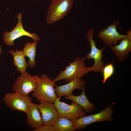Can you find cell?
Wrapping results in <instances>:
<instances>
[{
	"label": "cell",
	"instance_id": "1",
	"mask_svg": "<svg viewBox=\"0 0 131 131\" xmlns=\"http://www.w3.org/2000/svg\"><path fill=\"white\" fill-rule=\"evenodd\" d=\"M34 76L36 87L32 96L40 103L46 101L54 103L57 97L54 88L56 82L45 74H42L40 77L38 75Z\"/></svg>",
	"mask_w": 131,
	"mask_h": 131
},
{
	"label": "cell",
	"instance_id": "2",
	"mask_svg": "<svg viewBox=\"0 0 131 131\" xmlns=\"http://www.w3.org/2000/svg\"><path fill=\"white\" fill-rule=\"evenodd\" d=\"M85 59L83 57H78L73 62L66 66L64 70L60 71L59 74L53 80L55 82L65 80L69 82L75 79H80L89 72V67L85 66Z\"/></svg>",
	"mask_w": 131,
	"mask_h": 131
},
{
	"label": "cell",
	"instance_id": "3",
	"mask_svg": "<svg viewBox=\"0 0 131 131\" xmlns=\"http://www.w3.org/2000/svg\"><path fill=\"white\" fill-rule=\"evenodd\" d=\"M113 106L109 105L103 110L98 113L88 115L72 120L75 130L84 129L92 123L98 122H111L112 120L114 110Z\"/></svg>",
	"mask_w": 131,
	"mask_h": 131
},
{
	"label": "cell",
	"instance_id": "4",
	"mask_svg": "<svg viewBox=\"0 0 131 131\" xmlns=\"http://www.w3.org/2000/svg\"><path fill=\"white\" fill-rule=\"evenodd\" d=\"M74 0H52L46 16L47 23L51 24L62 19L71 10Z\"/></svg>",
	"mask_w": 131,
	"mask_h": 131
},
{
	"label": "cell",
	"instance_id": "5",
	"mask_svg": "<svg viewBox=\"0 0 131 131\" xmlns=\"http://www.w3.org/2000/svg\"><path fill=\"white\" fill-rule=\"evenodd\" d=\"M94 32V30L93 29L89 30L87 32L86 38L90 43L91 50L87 54L86 58L88 59L92 58L94 60L93 65L89 67V71L94 73L102 72L104 66V62L102 60L103 56L102 52L106 48L104 46L101 49H99L97 47L96 42L93 38Z\"/></svg>",
	"mask_w": 131,
	"mask_h": 131
},
{
	"label": "cell",
	"instance_id": "6",
	"mask_svg": "<svg viewBox=\"0 0 131 131\" xmlns=\"http://www.w3.org/2000/svg\"><path fill=\"white\" fill-rule=\"evenodd\" d=\"M61 97L60 96L57 97L54 103L59 116L72 120L86 115L84 109L77 103L72 101L71 105L67 104L60 101Z\"/></svg>",
	"mask_w": 131,
	"mask_h": 131
},
{
	"label": "cell",
	"instance_id": "7",
	"mask_svg": "<svg viewBox=\"0 0 131 131\" xmlns=\"http://www.w3.org/2000/svg\"><path fill=\"white\" fill-rule=\"evenodd\" d=\"M17 17V24L11 31H5L3 34V40L4 43L8 46L14 45V40L23 36H26L32 38L34 41H39L40 37L35 33H31L25 31L23 28L22 23V15L21 13L18 14Z\"/></svg>",
	"mask_w": 131,
	"mask_h": 131
},
{
	"label": "cell",
	"instance_id": "8",
	"mask_svg": "<svg viewBox=\"0 0 131 131\" xmlns=\"http://www.w3.org/2000/svg\"><path fill=\"white\" fill-rule=\"evenodd\" d=\"M7 93L5 95L3 100L6 105L14 111L26 112L32 98L28 95L26 96L18 93Z\"/></svg>",
	"mask_w": 131,
	"mask_h": 131
},
{
	"label": "cell",
	"instance_id": "9",
	"mask_svg": "<svg viewBox=\"0 0 131 131\" xmlns=\"http://www.w3.org/2000/svg\"><path fill=\"white\" fill-rule=\"evenodd\" d=\"M36 87L34 76L26 71L21 74L15 80L13 85L12 90L25 96H28L30 93L34 91Z\"/></svg>",
	"mask_w": 131,
	"mask_h": 131
},
{
	"label": "cell",
	"instance_id": "10",
	"mask_svg": "<svg viewBox=\"0 0 131 131\" xmlns=\"http://www.w3.org/2000/svg\"><path fill=\"white\" fill-rule=\"evenodd\" d=\"M119 23L118 21H114L106 28L101 30L98 33V38L106 46H115L119 40L126 38V35L121 34L117 31V28Z\"/></svg>",
	"mask_w": 131,
	"mask_h": 131
},
{
	"label": "cell",
	"instance_id": "11",
	"mask_svg": "<svg viewBox=\"0 0 131 131\" xmlns=\"http://www.w3.org/2000/svg\"><path fill=\"white\" fill-rule=\"evenodd\" d=\"M38 107L41 115L43 125L53 126L59 116L53 103L43 101L38 105Z\"/></svg>",
	"mask_w": 131,
	"mask_h": 131
},
{
	"label": "cell",
	"instance_id": "12",
	"mask_svg": "<svg viewBox=\"0 0 131 131\" xmlns=\"http://www.w3.org/2000/svg\"><path fill=\"white\" fill-rule=\"evenodd\" d=\"M86 83L83 79H75L65 85L60 86L55 85V92L57 97L68 96L72 94L75 89L82 90Z\"/></svg>",
	"mask_w": 131,
	"mask_h": 131
},
{
	"label": "cell",
	"instance_id": "13",
	"mask_svg": "<svg viewBox=\"0 0 131 131\" xmlns=\"http://www.w3.org/2000/svg\"><path fill=\"white\" fill-rule=\"evenodd\" d=\"M25 113L27 115V124L32 128L35 129L43 125L38 105L31 102Z\"/></svg>",
	"mask_w": 131,
	"mask_h": 131
},
{
	"label": "cell",
	"instance_id": "14",
	"mask_svg": "<svg viewBox=\"0 0 131 131\" xmlns=\"http://www.w3.org/2000/svg\"><path fill=\"white\" fill-rule=\"evenodd\" d=\"M120 44L115 46H110L111 50L115 54L119 62H124L131 51V40L126 38L120 40Z\"/></svg>",
	"mask_w": 131,
	"mask_h": 131
},
{
	"label": "cell",
	"instance_id": "15",
	"mask_svg": "<svg viewBox=\"0 0 131 131\" xmlns=\"http://www.w3.org/2000/svg\"><path fill=\"white\" fill-rule=\"evenodd\" d=\"M84 86L82 89L81 94L79 96H76L72 94L67 96H65V98L74 102L80 106L87 113H89L94 110L95 105L91 102L86 96Z\"/></svg>",
	"mask_w": 131,
	"mask_h": 131
},
{
	"label": "cell",
	"instance_id": "16",
	"mask_svg": "<svg viewBox=\"0 0 131 131\" xmlns=\"http://www.w3.org/2000/svg\"><path fill=\"white\" fill-rule=\"evenodd\" d=\"M13 57V64L16 67V70L21 74L26 71L28 66L27 63L25 61V56L22 50L16 49L15 52L12 50L8 51Z\"/></svg>",
	"mask_w": 131,
	"mask_h": 131
},
{
	"label": "cell",
	"instance_id": "17",
	"mask_svg": "<svg viewBox=\"0 0 131 131\" xmlns=\"http://www.w3.org/2000/svg\"><path fill=\"white\" fill-rule=\"evenodd\" d=\"M37 42L34 41V42H31L27 41L22 50L25 56L29 58L27 63L28 66L31 68L34 67L36 66L35 58Z\"/></svg>",
	"mask_w": 131,
	"mask_h": 131
},
{
	"label": "cell",
	"instance_id": "18",
	"mask_svg": "<svg viewBox=\"0 0 131 131\" xmlns=\"http://www.w3.org/2000/svg\"><path fill=\"white\" fill-rule=\"evenodd\" d=\"M55 131H74L72 122L67 118L59 116L53 126Z\"/></svg>",
	"mask_w": 131,
	"mask_h": 131
},
{
	"label": "cell",
	"instance_id": "19",
	"mask_svg": "<svg viewBox=\"0 0 131 131\" xmlns=\"http://www.w3.org/2000/svg\"><path fill=\"white\" fill-rule=\"evenodd\" d=\"M114 72L113 62L104 66L102 72L103 77V83H105L107 80L113 75Z\"/></svg>",
	"mask_w": 131,
	"mask_h": 131
},
{
	"label": "cell",
	"instance_id": "20",
	"mask_svg": "<svg viewBox=\"0 0 131 131\" xmlns=\"http://www.w3.org/2000/svg\"><path fill=\"white\" fill-rule=\"evenodd\" d=\"M33 131H55L53 126L44 125L37 129H34Z\"/></svg>",
	"mask_w": 131,
	"mask_h": 131
},
{
	"label": "cell",
	"instance_id": "21",
	"mask_svg": "<svg viewBox=\"0 0 131 131\" xmlns=\"http://www.w3.org/2000/svg\"><path fill=\"white\" fill-rule=\"evenodd\" d=\"M126 33H127L126 38L130 40H131V29L126 31Z\"/></svg>",
	"mask_w": 131,
	"mask_h": 131
},
{
	"label": "cell",
	"instance_id": "22",
	"mask_svg": "<svg viewBox=\"0 0 131 131\" xmlns=\"http://www.w3.org/2000/svg\"><path fill=\"white\" fill-rule=\"evenodd\" d=\"M2 51V49L1 48V45H0V54L1 53Z\"/></svg>",
	"mask_w": 131,
	"mask_h": 131
}]
</instances>
